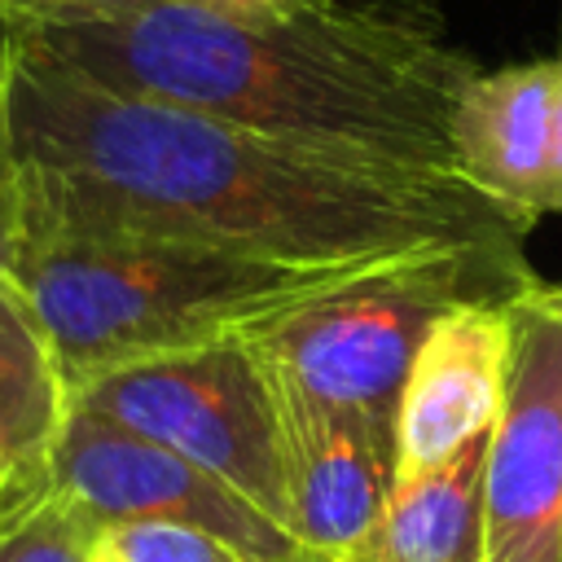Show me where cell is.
Segmentation results:
<instances>
[{
  "mask_svg": "<svg viewBox=\"0 0 562 562\" xmlns=\"http://www.w3.org/2000/svg\"><path fill=\"white\" fill-rule=\"evenodd\" d=\"M97 544H105L119 562H250L228 540L184 522H114L101 527Z\"/></svg>",
  "mask_w": 562,
  "mask_h": 562,
  "instance_id": "obj_14",
  "label": "cell"
},
{
  "mask_svg": "<svg viewBox=\"0 0 562 562\" xmlns=\"http://www.w3.org/2000/svg\"><path fill=\"white\" fill-rule=\"evenodd\" d=\"M127 0H0V22L18 26V31H40V26H57V22H79L105 9H119Z\"/></svg>",
  "mask_w": 562,
  "mask_h": 562,
  "instance_id": "obj_16",
  "label": "cell"
},
{
  "mask_svg": "<svg viewBox=\"0 0 562 562\" xmlns=\"http://www.w3.org/2000/svg\"><path fill=\"white\" fill-rule=\"evenodd\" d=\"M531 281L522 255H448L391 268L285 325L255 334L312 395L395 426L413 356L461 299H509Z\"/></svg>",
  "mask_w": 562,
  "mask_h": 562,
  "instance_id": "obj_4",
  "label": "cell"
},
{
  "mask_svg": "<svg viewBox=\"0 0 562 562\" xmlns=\"http://www.w3.org/2000/svg\"><path fill=\"white\" fill-rule=\"evenodd\" d=\"M92 562H119V558H114L105 544H97V549H92Z\"/></svg>",
  "mask_w": 562,
  "mask_h": 562,
  "instance_id": "obj_19",
  "label": "cell"
},
{
  "mask_svg": "<svg viewBox=\"0 0 562 562\" xmlns=\"http://www.w3.org/2000/svg\"><path fill=\"white\" fill-rule=\"evenodd\" d=\"M558 83H562V57L479 70L465 83L452 114L457 171L531 220L553 215L549 132H553Z\"/></svg>",
  "mask_w": 562,
  "mask_h": 562,
  "instance_id": "obj_10",
  "label": "cell"
},
{
  "mask_svg": "<svg viewBox=\"0 0 562 562\" xmlns=\"http://www.w3.org/2000/svg\"><path fill=\"white\" fill-rule=\"evenodd\" d=\"M101 527L57 487L0 514V562H92Z\"/></svg>",
  "mask_w": 562,
  "mask_h": 562,
  "instance_id": "obj_13",
  "label": "cell"
},
{
  "mask_svg": "<svg viewBox=\"0 0 562 562\" xmlns=\"http://www.w3.org/2000/svg\"><path fill=\"white\" fill-rule=\"evenodd\" d=\"M215 13L228 18H246V22H263V18H294V13H329V9H356L369 0H198Z\"/></svg>",
  "mask_w": 562,
  "mask_h": 562,
  "instance_id": "obj_17",
  "label": "cell"
},
{
  "mask_svg": "<svg viewBox=\"0 0 562 562\" xmlns=\"http://www.w3.org/2000/svg\"><path fill=\"white\" fill-rule=\"evenodd\" d=\"M505 395V299H461L422 338L395 417V479L492 435Z\"/></svg>",
  "mask_w": 562,
  "mask_h": 562,
  "instance_id": "obj_9",
  "label": "cell"
},
{
  "mask_svg": "<svg viewBox=\"0 0 562 562\" xmlns=\"http://www.w3.org/2000/svg\"><path fill=\"white\" fill-rule=\"evenodd\" d=\"M549 189H553V215H562V83L553 97V132H549Z\"/></svg>",
  "mask_w": 562,
  "mask_h": 562,
  "instance_id": "obj_18",
  "label": "cell"
},
{
  "mask_svg": "<svg viewBox=\"0 0 562 562\" xmlns=\"http://www.w3.org/2000/svg\"><path fill=\"white\" fill-rule=\"evenodd\" d=\"M487 439L492 435L465 443L435 470L395 479L356 562H483Z\"/></svg>",
  "mask_w": 562,
  "mask_h": 562,
  "instance_id": "obj_12",
  "label": "cell"
},
{
  "mask_svg": "<svg viewBox=\"0 0 562 562\" xmlns=\"http://www.w3.org/2000/svg\"><path fill=\"white\" fill-rule=\"evenodd\" d=\"M70 417L53 342L26 294L0 272V514L53 487V452Z\"/></svg>",
  "mask_w": 562,
  "mask_h": 562,
  "instance_id": "obj_11",
  "label": "cell"
},
{
  "mask_svg": "<svg viewBox=\"0 0 562 562\" xmlns=\"http://www.w3.org/2000/svg\"><path fill=\"white\" fill-rule=\"evenodd\" d=\"M26 35L114 92L430 171H457L452 114L479 75L443 40L430 0H369L263 22L198 0H127Z\"/></svg>",
  "mask_w": 562,
  "mask_h": 562,
  "instance_id": "obj_2",
  "label": "cell"
},
{
  "mask_svg": "<svg viewBox=\"0 0 562 562\" xmlns=\"http://www.w3.org/2000/svg\"><path fill=\"white\" fill-rule=\"evenodd\" d=\"M299 562H316V558H299Z\"/></svg>",
  "mask_w": 562,
  "mask_h": 562,
  "instance_id": "obj_20",
  "label": "cell"
},
{
  "mask_svg": "<svg viewBox=\"0 0 562 562\" xmlns=\"http://www.w3.org/2000/svg\"><path fill=\"white\" fill-rule=\"evenodd\" d=\"M483 562H562V285L505 299V395L483 461Z\"/></svg>",
  "mask_w": 562,
  "mask_h": 562,
  "instance_id": "obj_6",
  "label": "cell"
},
{
  "mask_svg": "<svg viewBox=\"0 0 562 562\" xmlns=\"http://www.w3.org/2000/svg\"><path fill=\"white\" fill-rule=\"evenodd\" d=\"M408 263L426 259L272 263L132 237L18 233L9 277L40 316L75 400L105 373L268 334Z\"/></svg>",
  "mask_w": 562,
  "mask_h": 562,
  "instance_id": "obj_3",
  "label": "cell"
},
{
  "mask_svg": "<svg viewBox=\"0 0 562 562\" xmlns=\"http://www.w3.org/2000/svg\"><path fill=\"white\" fill-rule=\"evenodd\" d=\"M53 487L75 501L97 527L114 522H184L202 527L250 562H299L307 558L285 527L259 514L215 474L198 470L180 452L70 404L53 452Z\"/></svg>",
  "mask_w": 562,
  "mask_h": 562,
  "instance_id": "obj_8",
  "label": "cell"
},
{
  "mask_svg": "<svg viewBox=\"0 0 562 562\" xmlns=\"http://www.w3.org/2000/svg\"><path fill=\"white\" fill-rule=\"evenodd\" d=\"M18 233L193 246L272 263L522 255L531 215L457 171L334 154L114 92L18 31Z\"/></svg>",
  "mask_w": 562,
  "mask_h": 562,
  "instance_id": "obj_1",
  "label": "cell"
},
{
  "mask_svg": "<svg viewBox=\"0 0 562 562\" xmlns=\"http://www.w3.org/2000/svg\"><path fill=\"white\" fill-rule=\"evenodd\" d=\"M70 404L180 452L285 527L272 400L250 338L105 373Z\"/></svg>",
  "mask_w": 562,
  "mask_h": 562,
  "instance_id": "obj_5",
  "label": "cell"
},
{
  "mask_svg": "<svg viewBox=\"0 0 562 562\" xmlns=\"http://www.w3.org/2000/svg\"><path fill=\"white\" fill-rule=\"evenodd\" d=\"M13 48H18V26L0 22V272H9L18 241V154H13V119H9Z\"/></svg>",
  "mask_w": 562,
  "mask_h": 562,
  "instance_id": "obj_15",
  "label": "cell"
},
{
  "mask_svg": "<svg viewBox=\"0 0 562 562\" xmlns=\"http://www.w3.org/2000/svg\"><path fill=\"white\" fill-rule=\"evenodd\" d=\"M272 400L285 527L316 562H356L395 487V426L312 395L250 338Z\"/></svg>",
  "mask_w": 562,
  "mask_h": 562,
  "instance_id": "obj_7",
  "label": "cell"
}]
</instances>
